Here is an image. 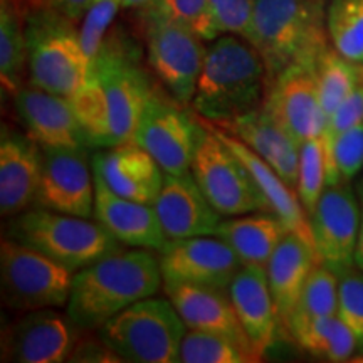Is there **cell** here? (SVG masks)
Instances as JSON below:
<instances>
[{
    "label": "cell",
    "instance_id": "cell-1",
    "mask_svg": "<svg viewBox=\"0 0 363 363\" xmlns=\"http://www.w3.org/2000/svg\"><path fill=\"white\" fill-rule=\"evenodd\" d=\"M163 278L148 249H121L74 272L67 316L79 330H99L140 299L155 296Z\"/></svg>",
    "mask_w": 363,
    "mask_h": 363
},
{
    "label": "cell",
    "instance_id": "cell-2",
    "mask_svg": "<svg viewBox=\"0 0 363 363\" xmlns=\"http://www.w3.org/2000/svg\"><path fill=\"white\" fill-rule=\"evenodd\" d=\"M267 91L259 51L239 35H220L207 48L192 108L211 123H222L257 110Z\"/></svg>",
    "mask_w": 363,
    "mask_h": 363
},
{
    "label": "cell",
    "instance_id": "cell-3",
    "mask_svg": "<svg viewBox=\"0 0 363 363\" xmlns=\"http://www.w3.org/2000/svg\"><path fill=\"white\" fill-rule=\"evenodd\" d=\"M326 0H256L251 44L266 66L267 84L294 65H316L330 48Z\"/></svg>",
    "mask_w": 363,
    "mask_h": 363
},
{
    "label": "cell",
    "instance_id": "cell-4",
    "mask_svg": "<svg viewBox=\"0 0 363 363\" xmlns=\"http://www.w3.org/2000/svg\"><path fill=\"white\" fill-rule=\"evenodd\" d=\"M74 24L49 6L27 12V71L35 88L71 98L91 79L93 67Z\"/></svg>",
    "mask_w": 363,
    "mask_h": 363
},
{
    "label": "cell",
    "instance_id": "cell-5",
    "mask_svg": "<svg viewBox=\"0 0 363 363\" xmlns=\"http://www.w3.org/2000/svg\"><path fill=\"white\" fill-rule=\"evenodd\" d=\"M7 238L45 254L72 272L123 249V244L94 219L49 208H27L13 216Z\"/></svg>",
    "mask_w": 363,
    "mask_h": 363
},
{
    "label": "cell",
    "instance_id": "cell-6",
    "mask_svg": "<svg viewBox=\"0 0 363 363\" xmlns=\"http://www.w3.org/2000/svg\"><path fill=\"white\" fill-rule=\"evenodd\" d=\"M187 333L174 303L150 296L125 308L98 330L103 340L123 362L175 363Z\"/></svg>",
    "mask_w": 363,
    "mask_h": 363
},
{
    "label": "cell",
    "instance_id": "cell-7",
    "mask_svg": "<svg viewBox=\"0 0 363 363\" xmlns=\"http://www.w3.org/2000/svg\"><path fill=\"white\" fill-rule=\"evenodd\" d=\"M91 74L101 86L111 121L113 147L133 142L145 108L157 93L140 65L136 49L120 35H108Z\"/></svg>",
    "mask_w": 363,
    "mask_h": 363
},
{
    "label": "cell",
    "instance_id": "cell-8",
    "mask_svg": "<svg viewBox=\"0 0 363 363\" xmlns=\"http://www.w3.org/2000/svg\"><path fill=\"white\" fill-rule=\"evenodd\" d=\"M74 272L11 238L0 244L4 303L13 311L67 306Z\"/></svg>",
    "mask_w": 363,
    "mask_h": 363
},
{
    "label": "cell",
    "instance_id": "cell-9",
    "mask_svg": "<svg viewBox=\"0 0 363 363\" xmlns=\"http://www.w3.org/2000/svg\"><path fill=\"white\" fill-rule=\"evenodd\" d=\"M142 12L148 65L153 74L177 103H192L207 52L203 39L155 7Z\"/></svg>",
    "mask_w": 363,
    "mask_h": 363
},
{
    "label": "cell",
    "instance_id": "cell-10",
    "mask_svg": "<svg viewBox=\"0 0 363 363\" xmlns=\"http://www.w3.org/2000/svg\"><path fill=\"white\" fill-rule=\"evenodd\" d=\"M202 128L190 172L212 207L222 217L271 212L242 162L207 125L202 123Z\"/></svg>",
    "mask_w": 363,
    "mask_h": 363
},
{
    "label": "cell",
    "instance_id": "cell-11",
    "mask_svg": "<svg viewBox=\"0 0 363 363\" xmlns=\"http://www.w3.org/2000/svg\"><path fill=\"white\" fill-rule=\"evenodd\" d=\"M202 130L197 116L155 93L145 108L133 142L147 150L165 174L184 175L192 169Z\"/></svg>",
    "mask_w": 363,
    "mask_h": 363
},
{
    "label": "cell",
    "instance_id": "cell-12",
    "mask_svg": "<svg viewBox=\"0 0 363 363\" xmlns=\"http://www.w3.org/2000/svg\"><path fill=\"white\" fill-rule=\"evenodd\" d=\"M308 220L321 264L338 276L357 266L360 203L352 184L326 185Z\"/></svg>",
    "mask_w": 363,
    "mask_h": 363
},
{
    "label": "cell",
    "instance_id": "cell-13",
    "mask_svg": "<svg viewBox=\"0 0 363 363\" xmlns=\"http://www.w3.org/2000/svg\"><path fill=\"white\" fill-rule=\"evenodd\" d=\"M163 283H185L229 289L242 267L238 254L220 238L169 239L158 249Z\"/></svg>",
    "mask_w": 363,
    "mask_h": 363
},
{
    "label": "cell",
    "instance_id": "cell-14",
    "mask_svg": "<svg viewBox=\"0 0 363 363\" xmlns=\"http://www.w3.org/2000/svg\"><path fill=\"white\" fill-rule=\"evenodd\" d=\"M43 172L35 207L61 214L94 216V172L83 150L40 147Z\"/></svg>",
    "mask_w": 363,
    "mask_h": 363
},
{
    "label": "cell",
    "instance_id": "cell-15",
    "mask_svg": "<svg viewBox=\"0 0 363 363\" xmlns=\"http://www.w3.org/2000/svg\"><path fill=\"white\" fill-rule=\"evenodd\" d=\"M262 106L299 143L318 138L326 128V115L318 93L315 65H294L267 84Z\"/></svg>",
    "mask_w": 363,
    "mask_h": 363
},
{
    "label": "cell",
    "instance_id": "cell-16",
    "mask_svg": "<svg viewBox=\"0 0 363 363\" xmlns=\"http://www.w3.org/2000/svg\"><path fill=\"white\" fill-rule=\"evenodd\" d=\"M57 308L26 311L4 331L2 362L59 363L67 360L76 345L69 316Z\"/></svg>",
    "mask_w": 363,
    "mask_h": 363
},
{
    "label": "cell",
    "instance_id": "cell-17",
    "mask_svg": "<svg viewBox=\"0 0 363 363\" xmlns=\"http://www.w3.org/2000/svg\"><path fill=\"white\" fill-rule=\"evenodd\" d=\"M13 106L26 133L40 147L72 148L83 152L93 148L69 98L30 84L13 94Z\"/></svg>",
    "mask_w": 363,
    "mask_h": 363
},
{
    "label": "cell",
    "instance_id": "cell-18",
    "mask_svg": "<svg viewBox=\"0 0 363 363\" xmlns=\"http://www.w3.org/2000/svg\"><path fill=\"white\" fill-rule=\"evenodd\" d=\"M153 208L167 239L216 235L222 222V216L203 195L192 172L184 175L165 174Z\"/></svg>",
    "mask_w": 363,
    "mask_h": 363
},
{
    "label": "cell",
    "instance_id": "cell-19",
    "mask_svg": "<svg viewBox=\"0 0 363 363\" xmlns=\"http://www.w3.org/2000/svg\"><path fill=\"white\" fill-rule=\"evenodd\" d=\"M163 289L189 330L208 331L234 340L249 353L259 358V362L262 360V355L256 350L240 325L225 289L185 283H163Z\"/></svg>",
    "mask_w": 363,
    "mask_h": 363
},
{
    "label": "cell",
    "instance_id": "cell-20",
    "mask_svg": "<svg viewBox=\"0 0 363 363\" xmlns=\"http://www.w3.org/2000/svg\"><path fill=\"white\" fill-rule=\"evenodd\" d=\"M40 172V145L27 133L4 126L0 138V212L4 217H13L33 206Z\"/></svg>",
    "mask_w": 363,
    "mask_h": 363
},
{
    "label": "cell",
    "instance_id": "cell-21",
    "mask_svg": "<svg viewBox=\"0 0 363 363\" xmlns=\"http://www.w3.org/2000/svg\"><path fill=\"white\" fill-rule=\"evenodd\" d=\"M91 165L113 192L150 206L155 203L165 179L155 158L135 142L94 153Z\"/></svg>",
    "mask_w": 363,
    "mask_h": 363
},
{
    "label": "cell",
    "instance_id": "cell-22",
    "mask_svg": "<svg viewBox=\"0 0 363 363\" xmlns=\"http://www.w3.org/2000/svg\"><path fill=\"white\" fill-rule=\"evenodd\" d=\"M93 217L103 227H106L123 246L158 251L169 240L153 206L130 201L115 194L96 172H94Z\"/></svg>",
    "mask_w": 363,
    "mask_h": 363
},
{
    "label": "cell",
    "instance_id": "cell-23",
    "mask_svg": "<svg viewBox=\"0 0 363 363\" xmlns=\"http://www.w3.org/2000/svg\"><path fill=\"white\" fill-rule=\"evenodd\" d=\"M214 125L246 143L252 152H256L278 172L289 187L296 190L301 143L293 135H289L266 111L264 106Z\"/></svg>",
    "mask_w": 363,
    "mask_h": 363
},
{
    "label": "cell",
    "instance_id": "cell-24",
    "mask_svg": "<svg viewBox=\"0 0 363 363\" xmlns=\"http://www.w3.org/2000/svg\"><path fill=\"white\" fill-rule=\"evenodd\" d=\"M318 264L320 257L313 240L293 230L281 239L267 262V283L278 311L279 325L286 333L299 294Z\"/></svg>",
    "mask_w": 363,
    "mask_h": 363
},
{
    "label": "cell",
    "instance_id": "cell-25",
    "mask_svg": "<svg viewBox=\"0 0 363 363\" xmlns=\"http://www.w3.org/2000/svg\"><path fill=\"white\" fill-rule=\"evenodd\" d=\"M227 293L244 331L256 350L264 355L274 347L276 335L281 328L267 283L266 267L242 266L234 276Z\"/></svg>",
    "mask_w": 363,
    "mask_h": 363
},
{
    "label": "cell",
    "instance_id": "cell-26",
    "mask_svg": "<svg viewBox=\"0 0 363 363\" xmlns=\"http://www.w3.org/2000/svg\"><path fill=\"white\" fill-rule=\"evenodd\" d=\"M199 120L214 131L222 142L233 150L234 155L242 162V165L246 167L249 175L252 177L254 184L257 185V189L264 195L269 211L274 212L276 216H279L281 220L288 225L289 230L305 235V238L313 240L310 220H308V214L305 212V208H303L301 202H299L296 190L289 187L281 179L278 172L272 169L266 160H262L256 152H252L246 143H242L234 135H230L229 131L222 130L220 126L211 123V121L203 120L201 116H199Z\"/></svg>",
    "mask_w": 363,
    "mask_h": 363
},
{
    "label": "cell",
    "instance_id": "cell-27",
    "mask_svg": "<svg viewBox=\"0 0 363 363\" xmlns=\"http://www.w3.org/2000/svg\"><path fill=\"white\" fill-rule=\"evenodd\" d=\"M288 233V225L279 216L257 211L256 214L251 212L222 220L216 235L233 247L242 266L266 267L281 239Z\"/></svg>",
    "mask_w": 363,
    "mask_h": 363
},
{
    "label": "cell",
    "instance_id": "cell-28",
    "mask_svg": "<svg viewBox=\"0 0 363 363\" xmlns=\"http://www.w3.org/2000/svg\"><path fill=\"white\" fill-rule=\"evenodd\" d=\"M26 16L17 0H0V78L12 96L22 88L27 66Z\"/></svg>",
    "mask_w": 363,
    "mask_h": 363
},
{
    "label": "cell",
    "instance_id": "cell-29",
    "mask_svg": "<svg viewBox=\"0 0 363 363\" xmlns=\"http://www.w3.org/2000/svg\"><path fill=\"white\" fill-rule=\"evenodd\" d=\"M303 350L328 362H350L358 350L355 333L340 315L318 318L293 335Z\"/></svg>",
    "mask_w": 363,
    "mask_h": 363
},
{
    "label": "cell",
    "instance_id": "cell-30",
    "mask_svg": "<svg viewBox=\"0 0 363 363\" xmlns=\"http://www.w3.org/2000/svg\"><path fill=\"white\" fill-rule=\"evenodd\" d=\"M338 315V274L318 264L311 271L288 323V335L303 330L318 318Z\"/></svg>",
    "mask_w": 363,
    "mask_h": 363
},
{
    "label": "cell",
    "instance_id": "cell-31",
    "mask_svg": "<svg viewBox=\"0 0 363 363\" xmlns=\"http://www.w3.org/2000/svg\"><path fill=\"white\" fill-rule=\"evenodd\" d=\"M360 72V62L348 61L337 49L328 48L315 65V78L326 120L350 94Z\"/></svg>",
    "mask_w": 363,
    "mask_h": 363
},
{
    "label": "cell",
    "instance_id": "cell-32",
    "mask_svg": "<svg viewBox=\"0 0 363 363\" xmlns=\"http://www.w3.org/2000/svg\"><path fill=\"white\" fill-rule=\"evenodd\" d=\"M326 27L333 48L348 61L363 65V0H330Z\"/></svg>",
    "mask_w": 363,
    "mask_h": 363
},
{
    "label": "cell",
    "instance_id": "cell-33",
    "mask_svg": "<svg viewBox=\"0 0 363 363\" xmlns=\"http://www.w3.org/2000/svg\"><path fill=\"white\" fill-rule=\"evenodd\" d=\"M182 363H254L259 362L234 340L208 331L189 330L182 340Z\"/></svg>",
    "mask_w": 363,
    "mask_h": 363
},
{
    "label": "cell",
    "instance_id": "cell-34",
    "mask_svg": "<svg viewBox=\"0 0 363 363\" xmlns=\"http://www.w3.org/2000/svg\"><path fill=\"white\" fill-rule=\"evenodd\" d=\"M69 99L91 147H113L110 111H108L106 98H104V93L96 78L91 74V79L86 83L84 88L72 94Z\"/></svg>",
    "mask_w": 363,
    "mask_h": 363
},
{
    "label": "cell",
    "instance_id": "cell-35",
    "mask_svg": "<svg viewBox=\"0 0 363 363\" xmlns=\"http://www.w3.org/2000/svg\"><path fill=\"white\" fill-rule=\"evenodd\" d=\"M323 147L326 185L350 184L363 169V123L345 130Z\"/></svg>",
    "mask_w": 363,
    "mask_h": 363
},
{
    "label": "cell",
    "instance_id": "cell-36",
    "mask_svg": "<svg viewBox=\"0 0 363 363\" xmlns=\"http://www.w3.org/2000/svg\"><path fill=\"white\" fill-rule=\"evenodd\" d=\"M326 189V163L323 138L306 140L299 148V169L296 194L303 208L310 217L321 194Z\"/></svg>",
    "mask_w": 363,
    "mask_h": 363
},
{
    "label": "cell",
    "instance_id": "cell-37",
    "mask_svg": "<svg viewBox=\"0 0 363 363\" xmlns=\"http://www.w3.org/2000/svg\"><path fill=\"white\" fill-rule=\"evenodd\" d=\"M120 9L121 6L118 0H94L81 19L83 24L79 29V39L86 56L89 59L91 67H93L94 59L101 51L108 33H110V27Z\"/></svg>",
    "mask_w": 363,
    "mask_h": 363
},
{
    "label": "cell",
    "instance_id": "cell-38",
    "mask_svg": "<svg viewBox=\"0 0 363 363\" xmlns=\"http://www.w3.org/2000/svg\"><path fill=\"white\" fill-rule=\"evenodd\" d=\"M153 7L163 16L190 27L203 40H214L220 35L212 19L208 0H158Z\"/></svg>",
    "mask_w": 363,
    "mask_h": 363
},
{
    "label": "cell",
    "instance_id": "cell-39",
    "mask_svg": "<svg viewBox=\"0 0 363 363\" xmlns=\"http://www.w3.org/2000/svg\"><path fill=\"white\" fill-rule=\"evenodd\" d=\"M338 315L350 326L363 350V271L352 267L338 276Z\"/></svg>",
    "mask_w": 363,
    "mask_h": 363
},
{
    "label": "cell",
    "instance_id": "cell-40",
    "mask_svg": "<svg viewBox=\"0 0 363 363\" xmlns=\"http://www.w3.org/2000/svg\"><path fill=\"white\" fill-rule=\"evenodd\" d=\"M256 0H208L219 34H233L251 43Z\"/></svg>",
    "mask_w": 363,
    "mask_h": 363
},
{
    "label": "cell",
    "instance_id": "cell-41",
    "mask_svg": "<svg viewBox=\"0 0 363 363\" xmlns=\"http://www.w3.org/2000/svg\"><path fill=\"white\" fill-rule=\"evenodd\" d=\"M358 123H363V65H360L358 79L350 94L343 99V103L333 111V115L326 120V128L321 135L323 143H331L340 133Z\"/></svg>",
    "mask_w": 363,
    "mask_h": 363
},
{
    "label": "cell",
    "instance_id": "cell-42",
    "mask_svg": "<svg viewBox=\"0 0 363 363\" xmlns=\"http://www.w3.org/2000/svg\"><path fill=\"white\" fill-rule=\"evenodd\" d=\"M69 357L74 362H123L101 338L99 342L76 343Z\"/></svg>",
    "mask_w": 363,
    "mask_h": 363
},
{
    "label": "cell",
    "instance_id": "cell-43",
    "mask_svg": "<svg viewBox=\"0 0 363 363\" xmlns=\"http://www.w3.org/2000/svg\"><path fill=\"white\" fill-rule=\"evenodd\" d=\"M94 0H45V6L56 9L71 21L79 22Z\"/></svg>",
    "mask_w": 363,
    "mask_h": 363
},
{
    "label": "cell",
    "instance_id": "cell-44",
    "mask_svg": "<svg viewBox=\"0 0 363 363\" xmlns=\"http://www.w3.org/2000/svg\"><path fill=\"white\" fill-rule=\"evenodd\" d=\"M358 203H360V230H358V246L355 252V264L363 271V177L355 187Z\"/></svg>",
    "mask_w": 363,
    "mask_h": 363
},
{
    "label": "cell",
    "instance_id": "cell-45",
    "mask_svg": "<svg viewBox=\"0 0 363 363\" xmlns=\"http://www.w3.org/2000/svg\"><path fill=\"white\" fill-rule=\"evenodd\" d=\"M118 2H120L121 9H138V11H145V9L157 6L158 0H118Z\"/></svg>",
    "mask_w": 363,
    "mask_h": 363
},
{
    "label": "cell",
    "instance_id": "cell-46",
    "mask_svg": "<svg viewBox=\"0 0 363 363\" xmlns=\"http://www.w3.org/2000/svg\"><path fill=\"white\" fill-rule=\"evenodd\" d=\"M17 2L21 4V7L24 9L26 12H30V11H34V9L45 6V0H17Z\"/></svg>",
    "mask_w": 363,
    "mask_h": 363
},
{
    "label": "cell",
    "instance_id": "cell-47",
    "mask_svg": "<svg viewBox=\"0 0 363 363\" xmlns=\"http://www.w3.org/2000/svg\"><path fill=\"white\" fill-rule=\"evenodd\" d=\"M350 362H355V363H363V355H358L355 358H352Z\"/></svg>",
    "mask_w": 363,
    "mask_h": 363
}]
</instances>
